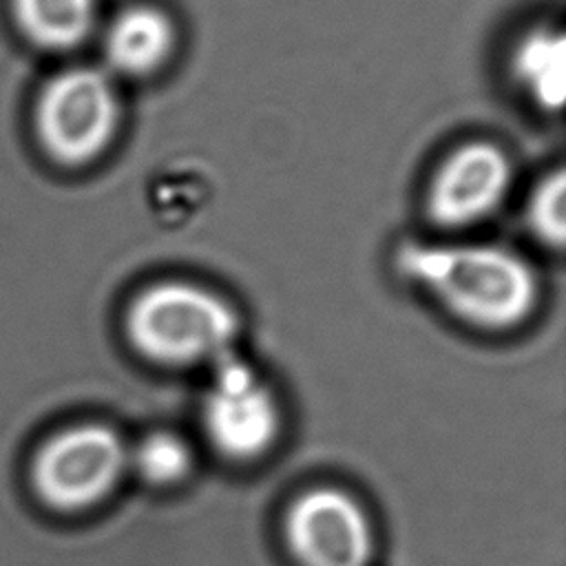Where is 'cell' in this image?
I'll return each mask as SVG.
<instances>
[{
    "mask_svg": "<svg viewBox=\"0 0 566 566\" xmlns=\"http://www.w3.org/2000/svg\"><path fill=\"white\" fill-rule=\"evenodd\" d=\"M394 268L411 287L480 329H511L539 301L533 263L500 243L405 241L394 254Z\"/></svg>",
    "mask_w": 566,
    "mask_h": 566,
    "instance_id": "obj_1",
    "label": "cell"
},
{
    "mask_svg": "<svg viewBox=\"0 0 566 566\" xmlns=\"http://www.w3.org/2000/svg\"><path fill=\"white\" fill-rule=\"evenodd\" d=\"M130 345L161 365H212L234 352L241 321L214 290L184 281H155L139 290L124 316Z\"/></svg>",
    "mask_w": 566,
    "mask_h": 566,
    "instance_id": "obj_2",
    "label": "cell"
},
{
    "mask_svg": "<svg viewBox=\"0 0 566 566\" xmlns=\"http://www.w3.org/2000/svg\"><path fill=\"white\" fill-rule=\"evenodd\" d=\"M122 122L115 77L102 66H69L46 80L33 111L42 150L60 166L80 168L102 157Z\"/></svg>",
    "mask_w": 566,
    "mask_h": 566,
    "instance_id": "obj_3",
    "label": "cell"
},
{
    "mask_svg": "<svg viewBox=\"0 0 566 566\" xmlns=\"http://www.w3.org/2000/svg\"><path fill=\"white\" fill-rule=\"evenodd\" d=\"M203 396V422L219 451L252 458L279 431V405L261 374L237 349L214 360Z\"/></svg>",
    "mask_w": 566,
    "mask_h": 566,
    "instance_id": "obj_4",
    "label": "cell"
},
{
    "mask_svg": "<svg viewBox=\"0 0 566 566\" xmlns=\"http://www.w3.org/2000/svg\"><path fill=\"white\" fill-rule=\"evenodd\" d=\"M126 464L115 431L82 424L57 433L38 453L33 480L38 493L57 509H84L104 497Z\"/></svg>",
    "mask_w": 566,
    "mask_h": 566,
    "instance_id": "obj_5",
    "label": "cell"
},
{
    "mask_svg": "<svg viewBox=\"0 0 566 566\" xmlns=\"http://www.w3.org/2000/svg\"><path fill=\"white\" fill-rule=\"evenodd\" d=\"M513 186L509 155L489 139L453 148L427 186V217L447 230L471 228L506 201Z\"/></svg>",
    "mask_w": 566,
    "mask_h": 566,
    "instance_id": "obj_6",
    "label": "cell"
},
{
    "mask_svg": "<svg viewBox=\"0 0 566 566\" xmlns=\"http://www.w3.org/2000/svg\"><path fill=\"white\" fill-rule=\"evenodd\" d=\"M290 542L305 566H367L371 531L354 500L334 489L303 495L287 522Z\"/></svg>",
    "mask_w": 566,
    "mask_h": 566,
    "instance_id": "obj_7",
    "label": "cell"
},
{
    "mask_svg": "<svg viewBox=\"0 0 566 566\" xmlns=\"http://www.w3.org/2000/svg\"><path fill=\"white\" fill-rule=\"evenodd\" d=\"M172 18L153 4H130L113 15L102 35L104 71L142 80L161 71L177 49Z\"/></svg>",
    "mask_w": 566,
    "mask_h": 566,
    "instance_id": "obj_8",
    "label": "cell"
},
{
    "mask_svg": "<svg viewBox=\"0 0 566 566\" xmlns=\"http://www.w3.org/2000/svg\"><path fill=\"white\" fill-rule=\"evenodd\" d=\"M509 71L522 95L544 113H557L566 97V40L562 29L537 24L513 46Z\"/></svg>",
    "mask_w": 566,
    "mask_h": 566,
    "instance_id": "obj_9",
    "label": "cell"
},
{
    "mask_svg": "<svg viewBox=\"0 0 566 566\" xmlns=\"http://www.w3.org/2000/svg\"><path fill=\"white\" fill-rule=\"evenodd\" d=\"M20 33L44 51L84 44L97 24V0H11Z\"/></svg>",
    "mask_w": 566,
    "mask_h": 566,
    "instance_id": "obj_10",
    "label": "cell"
},
{
    "mask_svg": "<svg viewBox=\"0 0 566 566\" xmlns=\"http://www.w3.org/2000/svg\"><path fill=\"white\" fill-rule=\"evenodd\" d=\"M528 232L548 250H562L566 237V175L548 170L531 190L524 206Z\"/></svg>",
    "mask_w": 566,
    "mask_h": 566,
    "instance_id": "obj_11",
    "label": "cell"
},
{
    "mask_svg": "<svg viewBox=\"0 0 566 566\" xmlns=\"http://www.w3.org/2000/svg\"><path fill=\"white\" fill-rule=\"evenodd\" d=\"M130 462L146 482L172 484L190 469V451L172 433H153L137 444Z\"/></svg>",
    "mask_w": 566,
    "mask_h": 566,
    "instance_id": "obj_12",
    "label": "cell"
}]
</instances>
